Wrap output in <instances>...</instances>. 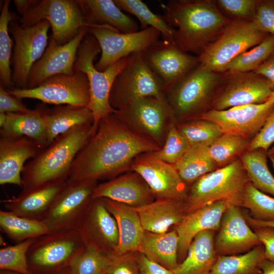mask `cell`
Listing matches in <instances>:
<instances>
[{
    "mask_svg": "<svg viewBox=\"0 0 274 274\" xmlns=\"http://www.w3.org/2000/svg\"><path fill=\"white\" fill-rule=\"evenodd\" d=\"M214 234L215 231L210 230L198 233L184 259L173 270L174 274H209L218 257Z\"/></svg>",
    "mask_w": 274,
    "mask_h": 274,
    "instance_id": "4dcf8cb0",
    "label": "cell"
},
{
    "mask_svg": "<svg viewBox=\"0 0 274 274\" xmlns=\"http://www.w3.org/2000/svg\"><path fill=\"white\" fill-rule=\"evenodd\" d=\"M177 127L189 145L202 144L210 146L223 134L216 123L199 118H193Z\"/></svg>",
    "mask_w": 274,
    "mask_h": 274,
    "instance_id": "b9f144b4",
    "label": "cell"
},
{
    "mask_svg": "<svg viewBox=\"0 0 274 274\" xmlns=\"http://www.w3.org/2000/svg\"><path fill=\"white\" fill-rule=\"evenodd\" d=\"M274 143V105L257 135L251 140L248 150L262 148L266 151Z\"/></svg>",
    "mask_w": 274,
    "mask_h": 274,
    "instance_id": "f907efd6",
    "label": "cell"
},
{
    "mask_svg": "<svg viewBox=\"0 0 274 274\" xmlns=\"http://www.w3.org/2000/svg\"><path fill=\"white\" fill-rule=\"evenodd\" d=\"M65 182L22 190L18 196L4 199L2 202L8 211L23 217L41 220Z\"/></svg>",
    "mask_w": 274,
    "mask_h": 274,
    "instance_id": "484cf974",
    "label": "cell"
},
{
    "mask_svg": "<svg viewBox=\"0 0 274 274\" xmlns=\"http://www.w3.org/2000/svg\"><path fill=\"white\" fill-rule=\"evenodd\" d=\"M222 73L200 64L165 94L174 116L195 118L209 109L220 83Z\"/></svg>",
    "mask_w": 274,
    "mask_h": 274,
    "instance_id": "52a82bcc",
    "label": "cell"
},
{
    "mask_svg": "<svg viewBox=\"0 0 274 274\" xmlns=\"http://www.w3.org/2000/svg\"><path fill=\"white\" fill-rule=\"evenodd\" d=\"M241 207L249 210V215L255 220L274 221V197L258 190L251 182L245 189Z\"/></svg>",
    "mask_w": 274,
    "mask_h": 274,
    "instance_id": "7bdbcfd3",
    "label": "cell"
},
{
    "mask_svg": "<svg viewBox=\"0 0 274 274\" xmlns=\"http://www.w3.org/2000/svg\"><path fill=\"white\" fill-rule=\"evenodd\" d=\"M93 134L92 124H87L57 137L25 165L22 190L66 182L76 156Z\"/></svg>",
    "mask_w": 274,
    "mask_h": 274,
    "instance_id": "3957f363",
    "label": "cell"
},
{
    "mask_svg": "<svg viewBox=\"0 0 274 274\" xmlns=\"http://www.w3.org/2000/svg\"><path fill=\"white\" fill-rule=\"evenodd\" d=\"M209 146L202 144L190 145L181 159L174 165L186 184L193 183L202 176L219 168L210 156Z\"/></svg>",
    "mask_w": 274,
    "mask_h": 274,
    "instance_id": "836d02e7",
    "label": "cell"
},
{
    "mask_svg": "<svg viewBox=\"0 0 274 274\" xmlns=\"http://www.w3.org/2000/svg\"><path fill=\"white\" fill-rule=\"evenodd\" d=\"M44 20L49 23L52 37L59 45L68 43L87 26L77 0H37L19 18L23 27L33 25Z\"/></svg>",
    "mask_w": 274,
    "mask_h": 274,
    "instance_id": "9c48e42d",
    "label": "cell"
},
{
    "mask_svg": "<svg viewBox=\"0 0 274 274\" xmlns=\"http://www.w3.org/2000/svg\"><path fill=\"white\" fill-rule=\"evenodd\" d=\"M38 106L45 127L47 146L59 135L76 126L93 124V115L87 107L67 105L50 109L44 104Z\"/></svg>",
    "mask_w": 274,
    "mask_h": 274,
    "instance_id": "f546056e",
    "label": "cell"
},
{
    "mask_svg": "<svg viewBox=\"0 0 274 274\" xmlns=\"http://www.w3.org/2000/svg\"><path fill=\"white\" fill-rule=\"evenodd\" d=\"M249 182L239 158L210 172L194 182L188 191L185 200L186 214L218 201L241 207Z\"/></svg>",
    "mask_w": 274,
    "mask_h": 274,
    "instance_id": "277c9868",
    "label": "cell"
},
{
    "mask_svg": "<svg viewBox=\"0 0 274 274\" xmlns=\"http://www.w3.org/2000/svg\"><path fill=\"white\" fill-rule=\"evenodd\" d=\"M9 92L16 97L39 100L43 104L87 107L90 90L87 75L75 70L72 75L60 74L51 77L36 87L13 88Z\"/></svg>",
    "mask_w": 274,
    "mask_h": 274,
    "instance_id": "4fadbf2b",
    "label": "cell"
},
{
    "mask_svg": "<svg viewBox=\"0 0 274 274\" xmlns=\"http://www.w3.org/2000/svg\"><path fill=\"white\" fill-rule=\"evenodd\" d=\"M114 113L123 121L133 124L159 146L163 142L165 124L175 116L166 97L139 98Z\"/></svg>",
    "mask_w": 274,
    "mask_h": 274,
    "instance_id": "44dd1931",
    "label": "cell"
},
{
    "mask_svg": "<svg viewBox=\"0 0 274 274\" xmlns=\"http://www.w3.org/2000/svg\"><path fill=\"white\" fill-rule=\"evenodd\" d=\"M272 92L268 81L253 71H226L222 73L220 83L209 109L220 111L240 106L263 104L267 101Z\"/></svg>",
    "mask_w": 274,
    "mask_h": 274,
    "instance_id": "7c38bea8",
    "label": "cell"
},
{
    "mask_svg": "<svg viewBox=\"0 0 274 274\" xmlns=\"http://www.w3.org/2000/svg\"><path fill=\"white\" fill-rule=\"evenodd\" d=\"M134 209L145 231L156 233L168 232L186 214L185 201L169 199H157Z\"/></svg>",
    "mask_w": 274,
    "mask_h": 274,
    "instance_id": "f1b7e54d",
    "label": "cell"
},
{
    "mask_svg": "<svg viewBox=\"0 0 274 274\" xmlns=\"http://www.w3.org/2000/svg\"><path fill=\"white\" fill-rule=\"evenodd\" d=\"M50 25L44 20L30 26L23 27L15 20L9 25L14 41L11 58L12 79L18 88H26L29 73L34 64L44 54L48 44Z\"/></svg>",
    "mask_w": 274,
    "mask_h": 274,
    "instance_id": "8fae6325",
    "label": "cell"
},
{
    "mask_svg": "<svg viewBox=\"0 0 274 274\" xmlns=\"http://www.w3.org/2000/svg\"><path fill=\"white\" fill-rule=\"evenodd\" d=\"M1 274H20L17 272H14L9 271H2Z\"/></svg>",
    "mask_w": 274,
    "mask_h": 274,
    "instance_id": "e7e4bbea",
    "label": "cell"
},
{
    "mask_svg": "<svg viewBox=\"0 0 274 274\" xmlns=\"http://www.w3.org/2000/svg\"><path fill=\"white\" fill-rule=\"evenodd\" d=\"M273 105L266 102L224 110L209 109L194 118L212 121L223 133L236 135L251 141L261 129Z\"/></svg>",
    "mask_w": 274,
    "mask_h": 274,
    "instance_id": "ac0fdd59",
    "label": "cell"
},
{
    "mask_svg": "<svg viewBox=\"0 0 274 274\" xmlns=\"http://www.w3.org/2000/svg\"><path fill=\"white\" fill-rule=\"evenodd\" d=\"M101 199L115 218L119 230L118 245L111 254L119 255L138 252L145 230L134 208L109 199Z\"/></svg>",
    "mask_w": 274,
    "mask_h": 274,
    "instance_id": "4316f807",
    "label": "cell"
},
{
    "mask_svg": "<svg viewBox=\"0 0 274 274\" xmlns=\"http://www.w3.org/2000/svg\"><path fill=\"white\" fill-rule=\"evenodd\" d=\"M179 238L175 229L163 233L145 231L138 252L173 270L179 265Z\"/></svg>",
    "mask_w": 274,
    "mask_h": 274,
    "instance_id": "1f68e13d",
    "label": "cell"
},
{
    "mask_svg": "<svg viewBox=\"0 0 274 274\" xmlns=\"http://www.w3.org/2000/svg\"><path fill=\"white\" fill-rule=\"evenodd\" d=\"M35 238H30L0 250V269L20 274H30L27 252Z\"/></svg>",
    "mask_w": 274,
    "mask_h": 274,
    "instance_id": "ee69618b",
    "label": "cell"
},
{
    "mask_svg": "<svg viewBox=\"0 0 274 274\" xmlns=\"http://www.w3.org/2000/svg\"><path fill=\"white\" fill-rule=\"evenodd\" d=\"M76 230L86 248L106 254L113 253L119 243L116 221L101 198H92Z\"/></svg>",
    "mask_w": 274,
    "mask_h": 274,
    "instance_id": "d6986e66",
    "label": "cell"
},
{
    "mask_svg": "<svg viewBox=\"0 0 274 274\" xmlns=\"http://www.w3.org/2000/svg\"><path fill=\"white\" fill-rule=\"evenodd\" d=\"M138 252L122 255L108 254L107 274H140Z\"/></svg>",
    "mask_w": 274,
    "mask_h": 274,
    "instance_id": "c3c4849f",
    "label": "cell"
},
{
    "mask_svg": "<svg viewBox=\"0 0 274 274\" xmlns=\"http://www.w3.org/2000/svg\"><path fill=\"white\" fill-rule=\"evenodd\" d=\"M88 32L89 27L85 26L74 39L63 45L58 44L52 36L44 54L30 70L26 88L36 87L55 75H73L79 47Z\"/></svg>",
    "mask_w": 274,
    "mask_h": 274,
    "instance_id": "ffe728a7",
    "label": "cell"
},
{
    "mask_svg": "<svg viewBox=\"0 0 274 274\" xmlns=\"http://www.w3.org/2000/svg\"><path fill=\"white\" fill-rule=\"evenodd\" d=\"M189 146L177 127L172 123L169 127L163 147L151 153L162 161L175 165L183 156Z\"/></svg>",
    "mask_w": 274,
    "mask_h": 274,
    "instance_id": "bcb514c9",
    "label": "cell"
},
{
    "mask_svg": "<svg viewBox=\"0 0 274 274\" xmlns=\"http://www.w3.org/2000/svg\"><path fill=\"white\" fill-rule=\"evenodd\" d=\"M268 35L257 29L252 21H232L197 55L199 63L223 73L233 59L260 43Z\"/></svg>",
    "mask_w": 274,
    "mask_h": 274,
    "instance_id": "8992f818",
    "label": "cell"
},
{
    "mask_svg": "<svg viewBox=\"0 0 274 274\" xmlns=\"http://www.w3.org/2000/svg\"><path fill=\"white\" fill-rule=\"evenodd\" d=\"M267 158L270 160L274 169V146L270 148L267 151Z\"/></svg>",
    "mask_w": 274,
    "mask_h": 274,
    "instance_id": "91938a15",
    "label": "cell"
},
{
    "mask_svg": "<svg viewBox=\"0 0 274 274\" xmlns=\"http://www.w3.org/2000/svg\"><path fill=\"white\" fill-rule=\"evenodd\" d=\"M267 158V151L262 148L247 150L239 157L251 184L274 197V177L268 168Z\"/></svg>",
    "mask_w": 274,
    "mask_h": 274,
    "instance_id": "d590c367",
    "label": "cell"
},
{
    "mask_svg": "<svg viewBox=\"0 0 274 274\" xmlns=\"http://www.w3.org/2000/svg\"><path fill=\"white\" fill-rule=\"evenodd\" d=\"M255 73L263 77L269 83L274 91V51L268 58L254 71Z\"/></svg>",
    "mask_w": 274,
    "mask_h": 274,
    "instance_id": "11a10c76",
    "label": "cell"
},
{
    "mask_svg": "<svg viewBox=\"0 0 274 274\" xmlns=\"http://www.w3.org/2000/svg\"><path fill=\"white\" fill-rule=\"evenodd\" d=\"M264 251L260 244L243 254L218 256L209 274H261Z\"/></svg>",
    "mask_w": 274,
    "mask_h": 274,
    "instance_id": "e575fe53",
    "label": "cell"
},
{
    "mask_svg": "<svg viewBox=\"0 0 274 274\" xmlns=\"http://www.w3.org/2000/svg\"><path fill=\"white\" fill-rule=\"evenodd\" d=\"M146 97H165L163 88L141 53L129 55L127 62L113 84L110 103L119 110L133 101Z\"/></svg>",
    "mask_w": 274,
    "mask_h": 274,
    "instance_id": "30bf717a",
    "label": "cell"
},
{
    "mask_svg": "<svg viewBox=\"0 0 274 274\" xmlns=\"http://www.w3.org/2000/svg\"><path fill=\"white\" fill-rule=\"evenodd\" d=\"M89 32L97 40L101 56L94 64L103 71L119 60L135 53H141L159 40L161 33L153 27L131 33H121L105 26H89Z\"/></svg>",
    "mask_w": 274,
    "mask_h": 274,
    "instance_id": "2e32d148",
    "label": "cell"
},
{
    "mask_svg": "<svg viewBox=\"0 0 274 274\" xmlns=\"http://www.w3.org/2000/svg\"><path fill=\"white\" fill-rule=\"evenodd\" d=\"M92 198H107L136 208L153 201L154 195L145 182L128 174L96 185Z\"/></svg>",
    "mask_w": 274,
    "mask_h": 274,
    "instance_id": "d4e9b609",
    "label": "cell"
},
{
    "mask_svg": "<svg viewBox=\"0 0 274 274\" xmlns=\"http://www.w3.org/2000/svg\"><path fill=\"white\" fill-rule=\"evenodd\" d=\"M36 0H15L13 2L17 12L21 16L36 3Z\"/></svg>",
    "mask_w": 274,
    "mask_h": 274,
    "instance_id": "6f0895ef",
    "label": "cell"
},
{
    "mask_svg": "<svg viewBox=\"0 0 274 274\" xmlns=\"http://www.w3.org/2000/svg\"><path fill=\"white\" fill-rule=\"evenodd\" d=\"M10 1L4 2L0 16V82L1 86L12 88V71L10 67L12 41L9 36V25L17 16L9 10Z\"/></svg>",
    "mask_w": 274,
    "mask_h": 274,
    "instance_id": "f35d334b",
    "label": "cell"
},
{
    "mask_svg": "<svg viewBox=\"0 0 274 274\" xmlns=\"http://www.w3.org/2000/svg\"><path fill=\"white\" fill-rule=\"evenodd\" d=\"M266 102L269 104H274V91Z\"/></svg>",
    "mask_w": 274,
    "mask_h": 274,
    "instance_id": "6125c7cd",
    "label": "cell"
},
{
    "mask_svg": "<svg viewBox=\"0 0 274 274\" xmlns=\"http://www.w3.org/2000/svg\"><path fill=\"white\" fill-rule=\"evenodd\" d=\"M124 124L114 113L102 118L74 159L67 180L97 181L113 178L131 166L142 153L160 149Z\"/></svg>",
    "mask_w": 274,
    "mask_h": 274,
    "instance_id": "6da1fadb",
    "label": "cell"
},
{
    "mask_svg": "<svg viewBox=\"0 0 274 274\" xmlns=\"http://www.w3.org/2000/svg\"><path fill=\"white\" fill-rule=\"evenodd\" d=\"M0 227L10 238L19 243L50 232L41 220L19 216L8 211H0Z\"/></svg>",
    "mask_w": 274,
    "mask_h": 274,
    "instance_id": "8d00e7d4",
    "label": "cell"
},
{
    "mask_svg": "<svg viewBox=\"0 0 274 274\" xmlns=\"http://www.w3.org/2000/svg\"><path fill=\"white\" fill-rule=\"evenodd\" d=\"M141 53L165 94L200 64L198 56L190 55L173 42L163 39L159 40Z\"/></svg>",
    "mask_w": 274,
    "mask_h": 274,
    "instance_id": "9a60e30c",
    "label": "cell"
},
{
    "mask_svg": "<svg viewBox=\"0 0 274 274\" xmlns=\"http://www.w3.org/2000/svg\"><path fill=\"white\" fill-rule=\"evenodd\" d=\"M261 274H274V262L264 259L261 264Z\"/></svg>",
    "mask_w": 274,
    "mask_h": 274,
    "instance_id": "680465c9",
    "label": "cell"
},
{
    "mask_svg": "<svg viewBox=\"0 0 274 274\" xmlns=\"http://www.w3.org/2000/svg\"><path fill=\"white\" fill-rule=\"evenodd\" d=\"M87 25L105 26L121 33L139 31L134 19L124 14L113 0H77Z\"/></svg>",
    "mask_w": 274,
    "mask_h": 274,
    "instance_id": "83f0119b",
    "label": "cell"
},
{
    "mask_svg": "<svg viewBox=\"0 0 274 274\" xmlns=\"http://www.w3.org/2000/svg\"><path fill=\"white\" fill-rule=\"evenodd\" d=\"M251 140L240 136L223 133L209 147L210 156L218 168L235 161L247 151Z\"/></svg>",
    "mask_w": 274,
    "mask_h": 274,
    "instance_id": "ab89813d",
    "label": "cell"
},
{
    "mask_svg": "<svg viewBox=\"0 0 274 274\" xmlns=\"http://www.w3.org/2000/svg\"><path fill=\"white\" fill-rule=\"evenodd\" d=\"M218 232L214 238L218 256L246 253L261 244L247 223L241 207L229 205L224 212Z\"/></svg>",
    "mask_w": 274,
    "mask_h": 274,
    "instance_id": "7402d4cb",
    "label": "cell"
},
{
    "mask_svg": "<svg viewBox=\"0 0 274 274\" xmlns=\"http://www.w3.org/2000/svg\"><path fill=\"white\" fill-rule=\"evenodd\" d=\"M140 274H174L173 270L148 259L139 253Z\"/></svg>",
    "mask_w": 274,
    "mask_h": 274,
    "instance_id": "db71d44e",
    "label": "cell"
},
{
    "mask_svg": "<svg viewBox=\"0 0 274 274\" xmlns=\"http://www.w3.org/2000/svg\"><path fill=\"white\" fill-rule=\"evenodd\" d=\"M246 220L253 229L254 228L262 227H274V221H261L253 219L248 214V212H244Z\"/></svg>",
    "mask_w": 274,
    "mask_h": 274,
    "instance_id": "9f6ffc18",
    "label": "cell"
},
{
    "mask_svg": "<svg viewBox=\"0 0 274 274\" xmlns=\"http://www.w3.org/2000/svg\"><path fill=\"white\" fill-rule=\"evenodd\" d=\"M162 16L176 27L174 43L187 52L198 55L232 21L219 10L214 1L171 0L161 4Z\"/></svg>",
    "mask_w": 274,
    "mask_h": 274,
    "instance_id": "7a4b0ae2",
    "label": "cell"
},
{
    "mask_svg": "<svg viewBox=\"0 0 274 274\" xmlns=\"http://www.w3.org/2000/svg\"><path fill=\"white\" fill-rule=\"evenodd\" d=\"M1 136H24L36 142L42 149L47 147L46 132L41 110L18 113H7V120L0 129Z\"/></svg>",
    "mask_w": 274,
    "mask_h": 274,
    "instance_id": "d6a6232c",
    "label": "cell"
},
{
    "mask_svg": "<svg viewBox=\"0 0 274 274\" xmlns=\"http://www.w3.org/2000/svg\"><path fill=\"white\" fill-rule=\"evenodd\" d=\"M43 149L36 142L24 136L0 138V184L22 187V173L26 161Z\"/></svg>",
    "mask_w": 274,
    "mask_h": 274,
    "instance_id": "603a6c76",
    "label": "cell"
},
{
    "mask_svg": "<svg viewBox=\"0 0 274 274\" xmlns=\"http://www.w3.org/2000/svg\"><path fill=\"white\" fill-rule=\"evenodd\" d=\"M273 51L274 36L268 35L260 43L233 59L227 66L226 71H254L265 61Z\"/></svg>",
    "mask_w": 274,
    "mask_h": 274,
    "instance_id": "60d3db41",
    "label": "cell"
},
{
    "mask_svg": "<svg viewBox=\"0 0 274 274\" xmlns=\"http://www.w3.org/2000/svg\"><path fill=\"white\" fill-rule=\"evenodd\" d=\"M228 206L224 201H216L185 215L175 228L179 238V260L182 262L184 259L189 247L198 233L219 230L223 215Z\"/></svg>",
    "mask_w": 274,
    "mask_h": 274,
    "instance_id": "cb8c5ba5",
    "label": "cell"
},
{
    "mask_svg": "<svg viewBox=\"0 0 274 274\" xmlns=\"http://www.w3.org/2000/svg\"><path fill=\"white\" fill-rule=\"evenodd\" d=\"M259 0H216L221 13L231 21H252Z\"/></svg>",
    "mask_w": 274,
    "mask_h": 274,
    "instance_id": "7dc6e473",
    "label": "cell"
},
{
    "mask_svg": "<svg viewBox=\"0 0 274 274\" xmlns=\"http://www.w3.org/2000/svg\"><path fill=\"white\" fill-rule=\"evenodd\" d=\"M86 248L76 229L49 232L35 238L27 252L31 269L59 274Z\"/></svg>",
    "mask_w": 274,
    "mask_h": 274,
    "instance_id": "ba28073f",
    "label": "cell"
},
{
    "mask_svg": "<svg viewBox=\"0 0 274 274\" xmlns=\"http://www.w3.org/2000/svg\"><path fill=\"white\" fill-rule=\"evenodd\" d=\"M108 262V254L96 249L86 248L68 267L71 274H104Z\"/></svg>",
    "mask_w": 274,
    "mask_h": 274,
    "instance_id": "f6af8a7d",
    "label": "cell"
},
{
    "mask_svg": "<svg viewBox=\"0 0 274 274\" xmlns=\"http://www.w3.org/2000/svg\"><path fill=\"white\" fill-rule=\"evenodd\" d=\"M122 11L134 15L140 22L141 30L153 27L160 31L163 40L173 42L175 28L170 26L162 15L153 13L141 0H113Z\"/></svg>",
    "mask_w": 274,
    "mask_h": 274,
    "instance_id": "74e56055",
    "label": "cell"
},
{
    "mask_svg": "<svg viewBox=\"0 0 274 274\" xmlns=\"http://www.w3.org/2000/svg\"><path fill=\"white\" fill-rule=\"evenodd\" d=\"M96 181L68 180L41 219L50 232L76 229L96 186Z\"/></svg>",
    "mask_w": 274,
    "mask_h": 274,
    "instance_id": "5bb4252c",
    "label": "cell"
},
{
    "mask_svg": "<svg viewBox=\"0 0 274 274\" xmlns=\"http://www.w3.org/2000/svg\"><path fill=\"white\" fill-rule=\"evenodd\" d=\"M59 274H71L68 267L62 269Z\"/></svg>",
    "mask_w": 274,
    "mask_h": 274,
    "instance_id": "be15d7a7",
    "label": "cell"
},
{
    "mask_svg": "<svg viewBox=\"0 0 274 274\" xmlns=\"http://www.w3.org/2000/svg\"><path fill=\"white\" fill-rule=\"evenodd\" d=\"M100 52L97 40L88 32L79 47L74 67L75 70L85 74L88 79L90 101L88 108L93 115L94 134L101 119L116 111L110 103V92L115 79L126 64L129 57L119 60L103 71H99L93 62Z\"/></svg>",
    "mask_w": 274,
    "mask_h": 274,
    "instance_id": "5b68a950",
    "label": "cell"
},
{
    "mask_svg": "<svg viewBox=\"0 0 274 274\" xmlns=\"http://www.w3.org/2000/svg\"><path fill=\"white\" fill-rule=\"evenodd\" d=\"M30 110L22 102L21 99L17 98L1 86L0 113H23Z\"/></svg>",
    "mask_w": 274,
    "mask_h": 274,
    "instance_id": "816d5d0a",
    "label": "cell"
},
{
    "mask_svg": "<svg viewBox=\"0 0 274 274\" xmlns=\"http://www.w3.org/2000/svg\"><path fill=\"white\" fill-rule=\"evenodd\" d=\"M252 22L259 30L274 36V0H259Z\"/></svg>",
    "mask_w": 274,
    "mask_h": 274,
    "instance_id": "681fc988",
    "label": "cell"
},
{
    "mask_svg": "<svg viewBox=\"0 0 274 274\" xmlns=\"http://www.w3.org/2000/svg\"><path fill=\"white\" fill-rule=\"evenodd\" d=\"M253 230L264 247V258L274 262V227H259Z\"/></svg>",
    "mask_w": 274,
    "mask_h": 274,
    "instance_id": "f5cc1de1",
    "label": "cell"
},
{
    "mask_svg": "<svg viewBox=\"0 0 274 274\" xmlns=\"http://www.w3.org/2000/svg\"><path fill=\"white\" fill-rule=\"evenodd\" d=\"M130 167L157 199L186 200L189 191L187 184L174 165L154 157L150 153L138 156Z\"/></svg>",
    "mask_w": 274,
    "mask_h": 274,
    "instance_id": "e0dca14e",
    "label": "cell"
},
{
    "mask_svg": "<svg viewBox=\"0 0 274 274\" xmlns=\"http://www.w3.org/2000/svg\"><path fill=\"white\" fill-rule=\"evenodd\" d=\"M7 120V113H0V127H3Z\"/></svg>",
    "mask_w": 274,
    "mask_h": 274,
    "instance_id": "94428289",
    "label": "cell"
},
{
    "mask_svg": "<svg viewBox=\"0 0 274 274\" xmlns=\"http://www.w3.org/2000/svg\"><path fill=\"white\" fill-rule=\"evenodd\" d=\"M104 274H107V273H104Z\"/></svg>",
    "mask_w": 274,
    "mask_h": 274,
    "instance_id": "03108f58",
    "label": "cell"
}]
</instances>
